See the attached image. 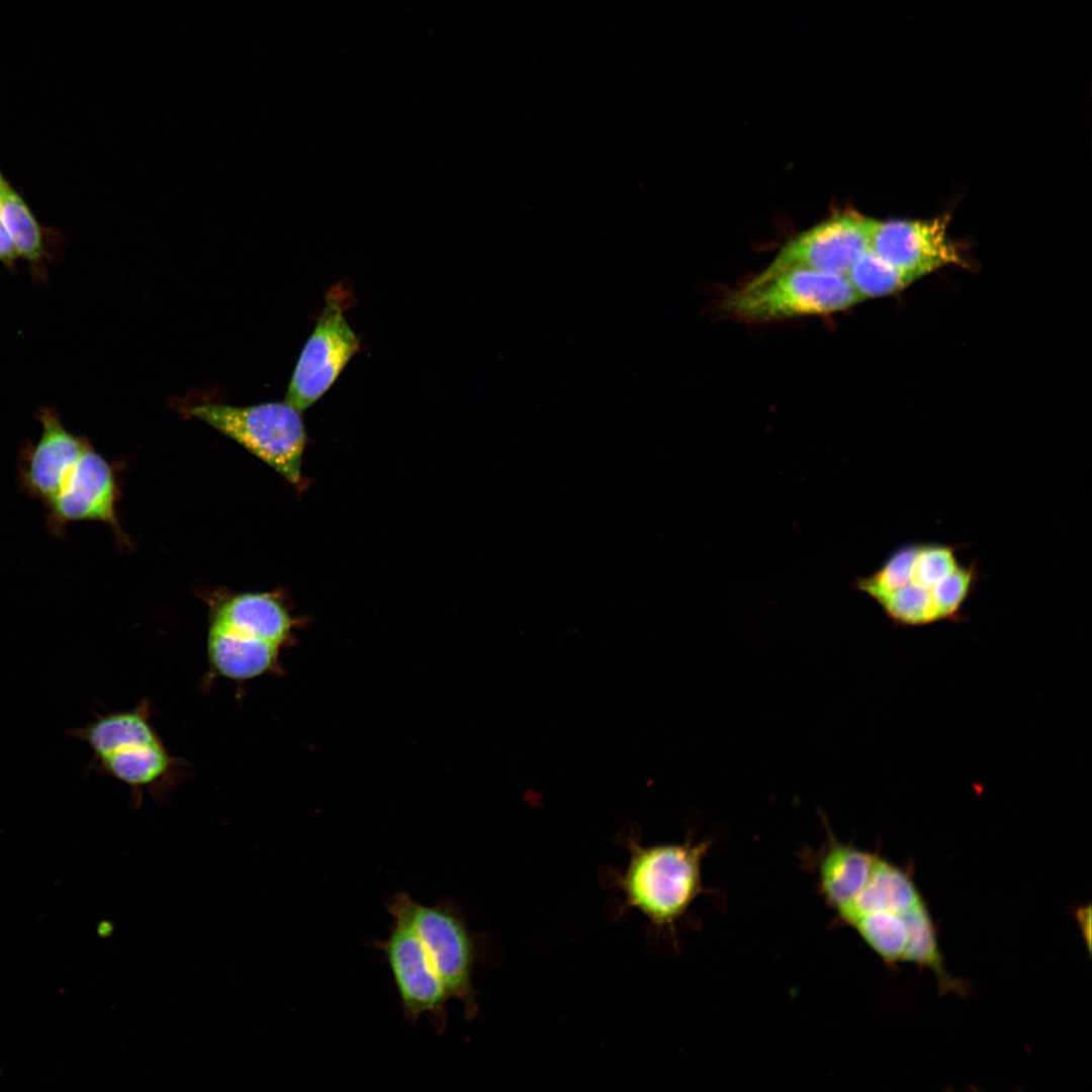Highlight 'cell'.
I'll return each mask as SVG.
<instances>
[{
    "label": "cell",
    "mask_w": 1092,
    "mask_h": 1092,
    "mask_svg": "<svg viewBox=\"0 0 1092 1092\" xmlns=\"http://www.w3.org/2000/svg\"><path fill=\"white\" fill-rule=\"evenodd\" d=\"M979 577L975 561L959 560L958 547L941 542L904 543L853 586L874 600L899 627L963 621Z\"/></svg>",
    "instance_id": "obj_1"
},
{
    "label": "cell",
    "mask_w": 1092,
    "mask_h": 1092,
    "mask_svg": "<svg viewBox=\"0 0 1092 1092\" xmlns=\"http://www.w3.org/2000/svg\"><path fill=\"white\" fill-rule=\"evenodd\" d=\"M153 705L143 699L131 709L107 712L69 734L93 753L95 768L125 785L139 808L148 795L167 803L188 776V761L170 753L153 724Z\"/></svg>",
    "instance_id": "obj_2"
},
{
    "label": "cell",
    "mask_w": 1092,
    "mask_h": 1092,
    "mask_svg": "<svg viewBox=\"0 0 1092 1092\" xmlns=\"http://www.w3.org/2000/svg\"><path fill=\"white\" fill-rule=\"evenodd\" d=\"M624 844L628 862L612 874L623 907L638 911L657 929L673 930L703 890L702 861L712 841L644 845L629 834Z\"/></svg>",
    "instance_id": "obj_3"
},
{
    "label": "cell",
    "mask_w": 1092,
    "mask_h": 1092,
    "mask_svg": "<svg viewBox=\"0 0 1092 1092\" xmlns=\"http://www.w3.org/2000/svg\"><path fill=\"white\" fill-rule=\"evenodd\" d=\"M860 301L845 275L792 269L764 280L751 279L730 292L721 309L752 324L830 314Z\"/></svg>",
    "instance_id": "obj_4"
},
{
    "label": "cell",
    "mask_w": 1092,
    "mask_h": 1092,
    "mask_svg": "<svg viewBox=\"0 0 1092 1092\" xmlns=\"http://www.w3.org/2000/svg\"><path fill=\"white\" fill-rule=\"evenodd\" d=\"M386 900L407 915L449 996L462 1003L465 1018L472 1020L479 1010L472 984L479 938L470 930L461 905L453 898L426 905L403 891Z\"/></svg>",
    "instance_id": "obj_5"
},
{
    "label": "cell",
    "mask_w": 1092,
    "mask_h": 1092,
    "mask_svg": "<svg viewBox=\"0 0 1092 1092\" xmlns=\"http://www.w3.org/2000/svg\"><path fill=\"white\" fill-rule=\"evenodd\" d=\"M187 412L244 446L300 487L305 432L293 406L287 402L246 407L203 403L190 406Z\"/></svg>",
    "instance_id": "obj_6"
},
{
    "label": "cell",
    "mask_w": 1092,
    "mask_h": 1092,
    "mask_svg": "<svg viewBox=\"0 0 1092 1092\" xmlns=\"http://www.w3.org/2000/svg\"><path fill=\"white\" fill-rule=\"evenodd\" d=\"M384 906L392 917L387 936L370 940L380 950L387 965L399 998L403 1018L415 1026L427 1016L437 1035L447 1027V1002L451 998L445 989L428 951L407 915L385 900Z\"/></svg>",
    "instance_id": "obj_7"
},
{
    "label": "cell",
    "mask_w": 1092,
    "mask_h": 1092,
    "mask_svg": "<svg viewBox=\"0 0 1092 1092\" xmlns=\"http://www.w3.org/2000/svg\"><path fill=\"white\" fill-rule=\"evenodd\" d=\"M354 299L342 282L325 294L324 308L299 357L285 398L298 412L330 388L359 349V340L345 317Z\"/></svg>",
    "instance_id": "obj_8"
},
{
    "label": "cell",
    "mask_w": 1092,
    "mask_h": 1092,
    "mask_svg": "<svg viewBox=\"0 0 1092 1092\" xmlns=\"http://www.w3.org/2000/svg\"><path fill=\"white\" fill-rule=\"evenodd\" d=\"M871 220L851 210L833 214L789 241L752 280H764L792 269L845 275L870 248Z\"/></svg>",
    "instance_id": "obj_9"
},
{
    "label": "cell",
    "mask_w": 1092,
    "mask_h": 1092,
    "mask_svg": "<svg viewBox=\"0 0 1092 1092\" xmlns=\"http://www.w3.org/2000/svg\"><path fill=\"white\" fill-rule=\"evenodd\" d=\"M948 215L926 220H871L870 249L917 278L948 265H965L947 234Z\"/></svg>",
    "instance_id": "obj_10"
},
{
    "label": "cell",
    "mask_w": 1092,
    "mask_h": 1092,
    "mask_svg": "<svg viewBox=\"0 0 1092 1092\" xmlns=\"http://www.w3.org/2000/svg\"><path fill=\"white\" fill-rule=\"evenodd\" d=\"M209 609L210 628L245 642L280 648L291 643L299 622L277 592L217 594L209 600Z\"/></svg>",
    "instance_id": "obj_11"
},
{
    "label": "cell",
    "mask_w": 1092,
    "mask_h": 1092,
    "mask_svg": "<svg viewBox=\"0 0 1092 1092\" xmlns=\"http://www.w3.org/2000/svg\"><path fill=\"white\" fill-rule=\"evenodd\" d=\"M116 496L110 466L99 454L87 448L50 505L54 519L60 524L81 520L100 521L121 535L115 511Z\"/></svg>",
    "instance_id": "obj_12"
},
{
    "label": "cell",
    "mask_w": 1092,
    "mask_h": 1092,
    "mask_svg": "<svg viewBox=\"0 0 1092 1092\" xmlns=\"http://www.w3.org/2000/svg\"><path fill=\"white\" fill-rule=\"evenodd\" d=\"M40 420L42 435L33 450L25 476L32 492L51 504L88 447L67 432L53 412H42Z\"/></svg>",
    "instance_id": "obj_13"
},
{
    "label": "cell",
    "mask_w": 1092,
    "mask_h": 1092,
    "mask_svg": "<svg viewBox=\"0 0 1092 1092\" xmlns=\"http://www.w3.org/2000/svg\"><path fill=\"white\" fill-rule=\"evenodd\" d=\"M877 856L841 843L829 834L828 845L818 864L820 892L837 914L864 885Z\"/></svg>",
    "instance_id": "obj_14"
},
{
    "label": "cell",
    "mask_w": 1092,
    "mask_h": 1092,
    "mask_svg": "<svg viewBox=\"0 0 1092 1092\" xmlns=\"http://www.w3.org/2000/svg\"><path fill=\"white\" fill-rule=\"evenodd\" d=\"M921 901L909 877L900 869L877 856L860 891L837 915L849 925L853 920L868 913L903 914Z\"/></svg>",
    "instance_id": "obj_15"
},
{
    "label": "cell",
    "mask_w": 1092,
    "mask_h": 1092,
    "mask_svg": "<svg viewBox=\"0 0 1092 1092\" xmlns=\"http://www.w3.org/2000/svg\"><path fill=\"white\" fill-rule=\"evenodd\" d=\"M0 222L19 257L31 264H43L47 255L43 229L23 198L5 182L0 187Z\"/></svg>",
    "instance_id": "obj_16"
},
{
    "label": "cell",
    "mask_w": 1092,
    "mask_h": 1092,
    "mask_svg": "<svg viewBox=\"0 0 1092 1092\" xmlns=\"http://www.w3.org/2000/svg\"><path fill=\"white\" fill-rule=\"evenodd\" d=\"M845 276L861 300L899 292L917 279L870 248L853 262Z\"/></svg>",
    "instance_id": "obj_17"
},
{
    "label": "cell",
    "mask_w": 1092,
    "mask_h": 1092,
    "mask_svg": "<svg viewBox=\"0 0 1092 1092\" xmlns=\"http://www.w3.org/2000/svg\"><path fill=\"white\" fill-rule=\"evenodd\" d=\"M907 928V941L902 961L930 968L948 987L951 980L942 967L936 932L923 901L902 914Z\"/></svg>",
    "instance_id": "obj_18"
},
{
    "label": "cell",
    "mask_w": 1092,
    "mask_h": 1092,
    "mask_svg": "<svg viewBox=\"0 0 1092 1092\" xmlns=\"http://www.w3.org/2000/svg\"><path fill=\"white\" fill-rule=\"evenodd\" d=\"M849 925L856 929L866 943L886 963L902 961L907 941V928L902 914L868 913Z\"/></svg>",
    "instance_id": "obj_19"
},
{
    "label": "cell",
    "mask_w": 1092,
    "mask_h": 1092,
    "mask_svg": "<svg viewBox=\"0 0 1092 1092\" xmlns=\"http://www.w3.org/2000/svg\"><path fill=\"white\" fill-rule=\"evenodd\" d=\"M18 257L9 235L0 222V262L8 267H12L15 259Z\"/></svg>",
    "instance_id": "obj_20"
},
{
    "label": "cell",
    "mask_w": 1092,
    "mask_h": 1092,
    "mask_svg": "<svg viewBox=\"0 0 1092 1092\" xmlns=\"http://www.w3.org/2000/svg\"><path fill=\"white\" fill-rule=\"evenodd\" d=\"M5 182H6V181L4 180V178L2 177V175H1V173H0V187H1V186H2V185H3L4 183H5Z\"/></svg>",
    "instance_id": "obj_21"
}]
</instances>
